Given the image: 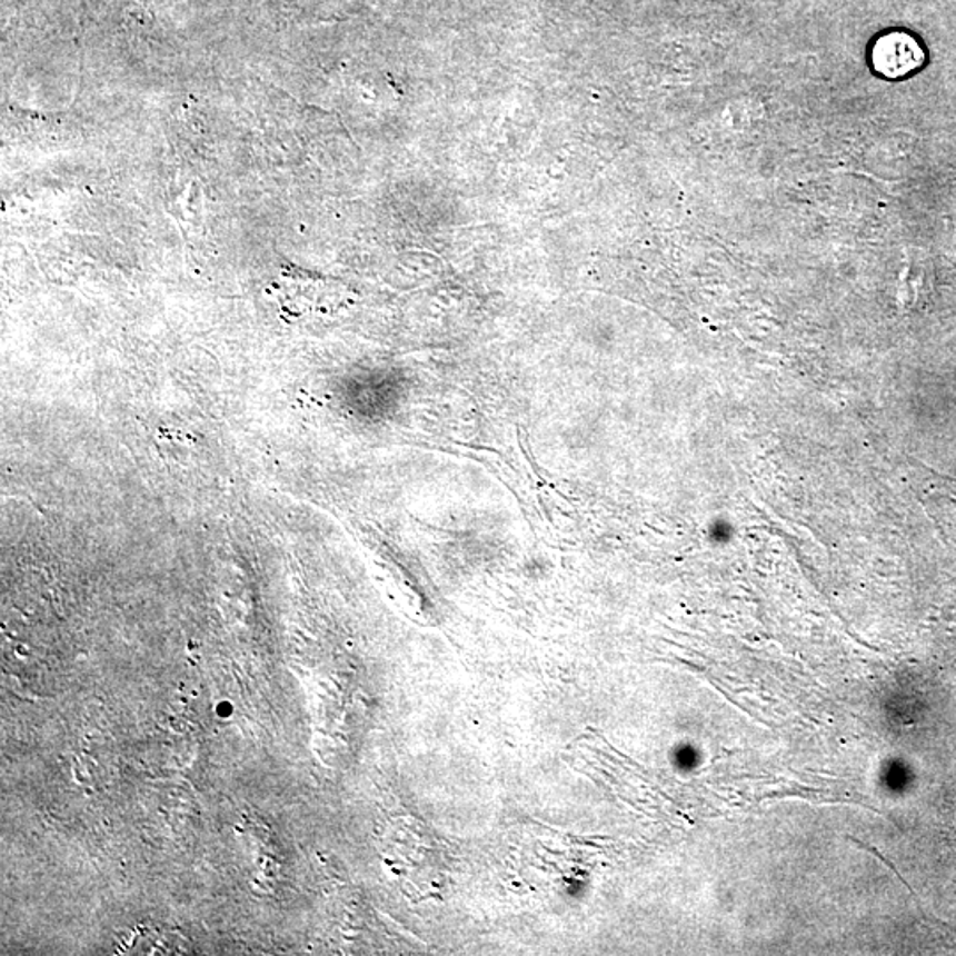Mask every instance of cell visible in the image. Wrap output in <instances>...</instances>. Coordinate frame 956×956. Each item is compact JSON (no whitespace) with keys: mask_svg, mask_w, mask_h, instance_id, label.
Returning <instances> with one entry per match:
<instances>
[{"mask_svg":"<svg viewBox=\"0 0 956 956\" xmlns=\"http://www.w3.org/2000/svg\"><path fill=\"white\" fill-rule=\"evenodd\" d=\"M922 61V48L907 34L886 36L875 48V66L889 77H902Z\"/></svg>","mask_w":956,"mask_h":956,"instance_id":"1","label":"cell"}]
</instances>
